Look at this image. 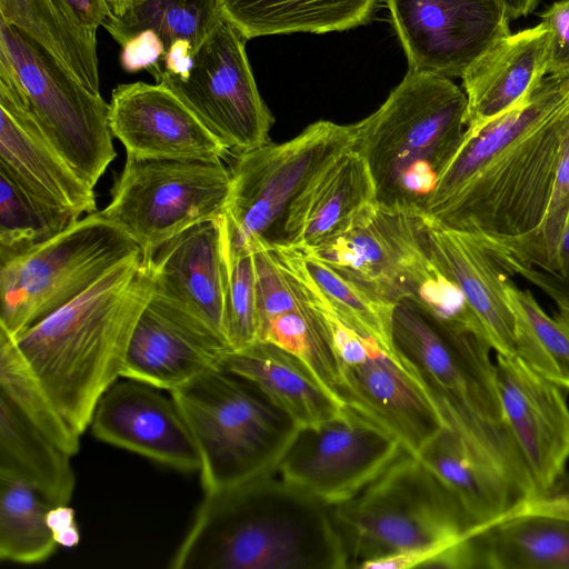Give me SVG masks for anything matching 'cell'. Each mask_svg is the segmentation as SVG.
Segmentation results:
<instances>
[{"mask_svg":"<svg viewBox=\"0 0 569 569\" xmlns=\"http://www.w3.org/2000/svg\"><path fill=\"white\" fill-rule=\"evenodd\" d=\"M377 204L369 169L350 149L318 174L291 204L279 246L299 251L316 248L348 231Z\"/></svg>","mask_w":569,"mask_h":569,"instance_id":"23","label":"cell"},{"mask_svg":"<svg viewBox=\"0 0 569 569\" xmlns=\"http://www.w3.org/2000/svg\"><path fill=\"white\" fill-rule=\"evenodd\" d=\"M73 22L97 33L111 14L107 0H52Z\"/></svg>","mask_w":569,"mask_h":569,"instance_id":"40","label":"cell"},{"mask_svg":"<svg viewBox=\"0 0 569 569\" xmlns=\"http://www.w3.org/2000/svg\"><path fill=\"white\" fill-rule=\"evenodd\" d=\"M120 47V64L131 73L156 67L166 53L162 40L151 30L137 33Z\"/></svg>","mask_w":569,"mask_h":569,"instance_id":"39","label":"cell"},{"mask_svg":"<svg viewBox=\"0 0 569 569\" xmlns=\"http://www.w3.org/2000/svg\"><path fill=\"white\" fill-rule=\"evenodd\" d=\"M0 49L11 60L28 108L42 131L94 188L117 156L109 103L88 90L39 43L2 19Z\"/></svg>","mask_w":569,"mask_h":569,"instance_id":"11","label":"cell"},{"mask_svg":"<svg viewBox=\"0 0 569 569\" xmlns=\"http://www.w3.org/2000/svg\"><path fill=\"white\" fill-rule=\"evenodd\" d=\"M0 19L39 43L88 90L100 94L96 33L69 19L52 0H0Z\"/></svg>","mask_w":569,"mask_h":569,"instance_id":"30","label":"cell"},{"mask_svg":"<svg viewBox=\"0 0 569 569\" xmlns=\"http://www.w3.org/2000/svg\"><path fill=\"white\" fill-rule=\"evenodd\" d=\"M222 16L247 39L326 33L367 23L378 0H218Z\"/></svg>","mask_w":569,"mask_h":569,"instance_id":"28","label":"cell"},{"mask_svg":"<svg viewBox=\"0 0 569 569\" xmlns=\"http://www.w3.org/2000/svg\"><path fill=\"white\" fill-rule=\"evenodd\" d=\"M71 457L0 393V476L26 481L51 506L69 505L76 485Z\"/></svg>","mask_w":569,"mask_h":569,"instance_id":"29","label":"cell"},{"mask_svg":"<svg viewBox=\"0 0 569 569\" xmlns=\"http://www.w3.org/2000/svg\"><path fill=\"white\" fill-rule=\"evenodd\" d=\"M422 218L423 213L377 204L348 231L300 252L387 302L407 298L422 302L443 274L429 249Z\"/></svg>","mask_w":569,"mask_h":569,"instance_id":"14","label":"cell"},{"mask_svg":"<svg viewBox=\"0 0 569 569\" xmlns=\"http://www.w3.org/2000/svg\"><path fill=\"white\" fill-rule=\"evenodd\" d=\"M0 393L39 431L69 455L80 449L78 435L60 415L13 339L0 329Z\"/></svg>","mask_w":569,"mask_h":569,"instance_id":"33","label":"cell"},{"mask_svg":"<svg viewBox=\"0 0 569 569\" xmlns=\"http://www.w3.org/2000/svg\"><path fill=\"white\" fill-rule=\"evenodd\" d=\"M540 17L550 32L547 74L569 78V0L552 3Z\"/></svg>","mask_w":569,"mask_h":569,"instance_id":"38","label":"cell"},{"mask_svg":"<svg viewBox=\"0 0 569 569\" xmlns=\"http://www.w3.org/2000/svg\"><path fill=\"white\" fill-rule=\"evenodd\" d=\"M548 27L539 24L496 41L462 76L467 128H477L522 101L547 76Z\"/></svg>","mask_w":569,"mask_h":569,"instance_id":"26","label":"cell"},{"mask_svg":"<svg viewBox=\"0 0 569 569\" xmlns=\"http://www.w3.org/2000/svg\"><path fill=\"white\" fill-rule=\"evenodd\" d=\"M221 253L224 290V333L232 350L256 341V272L253 252L231 234L224 212Z\"/></svg>","mask_w":569,"mask_h":569,"instance_id":"36","label":"cell"},{"mask_svg":"<svg viewBox=\"0 0 569 569\" xmlns=\"http://www.w3.org/2000/svg\"><path fill=\"white\" fill-rule=\"evenodd\" d=\"M353 143V124L319 120L288 141L234 157L224 211L232 237L252 252L279 246L291 204Z\"/></svg>","mask_w":569,"mask_h":569,"instance_id":"8","label":"cell"},{"mask_svg":"<svg viewBox=\"0 0 569 569\" xmlns=\"http://www.w3.org/2000/svg\"><path fill=\"white\" fill-rule=\"evenodd\" d=\"M172 569H348L332 507L277 472L204 492Z\"/></svg>","mask_w":569,"mask_h":569,"instance_id":"3","label":"cell"},{"mask_svg":"<svg viewBox=\"0 0 569 569\" xmlns=\"http://www.w3.org/2000/svg\"><path fill=\"white\" fill-rule=\"evenodd\" d=\"M142 253L100 211L0 267V329L16 337Z\"/></svg>","mask_w":569,"mask_h":569,"instance_id":"7","label":"cell"},{"mask_svg":"<svg viewBox=\"0 0 569 569\" xmlns=\"http://www.w3.org/2000/svg\"><path fill=\"white\" fill-rule=\"evenodd\" d=\"M224 369L254 383L298 428L326 421L345 406L300 358L273 343L254 341L231 349Z\"/></svg>","mask_w":569,"mask_h":569,"instance_id":"27","label":"cell"},{"mask_svg":"<svg viewBox=\"0 0 569 569\" xmlns=\"http://www.w3.org/2000/svg\"><path fill=\"white\" fill-rule=\"evenodd\" d=\"M221 18L218 0H140L120 16L111 13L102 27L120 46L139 32L151 30L166 50L180 39L198 49Z\"/></svg>","mask_w":569,"mask_h":569,"instance_id":"32","label":"cell"},{"mask_svg":"<svg viewBox=\"0 0 569 569\" xmlns=\"http://www.w3.org/2000/svg\"><path fill=\"white\" fill-rule=\"evenodd\" d=\"M468 100L450 79L411 70L373 113L353 123V150L381 207L425 213L467 129Z\"/></svg>","mask_w":569,"mask_h":569,"instance_id":"5","label":"cell"},{"mask_svg":"<svg viewBox=\"0 0 569 569\" xmlns=\"http://www.w3.org/2000/svg\"><path fill=\"white\" fill-rule=\"evenodd\" d=\"M109 127L131 157L223 161L230 154L172 91L158 83L117 86Z\"/></svg>","mask_w":569,"mask_h":569,"instance_id":"20","label":"cell"},{"mask_svg":"<svg viewBox=\"0 0 569 569\" xmlns=\"http://www.w3.org/2000/svg\"><path fill=\"white\" fill-rule=\"evenodd\" d=\"M503 421L520 448L540 492L566 477L569 462V405L566 389L519 357L496 353Z\"/></svg>","mask_w":569,"mask_h":569,"instance_id":"19","label":"cell"},{"mask_svg":"<svg viewBox=\"0 0 569 569\" xmlns=\"http://www.w3.org/2000/svg\"><path fill=\"white\" fill-rule=\"evenodd\" d=\"M472 541L478 568L569 569V483L523 500Z\"/></svg>","mask_w":569,"mask_h":569,"instance_id":"22","label":"cell"},{"mask_svg":"<svg viewBox=\"0 0 569 569\" xmlns=\"http://www.w3.org/2000/svg\"><path fill=\"white\" fill-rule=\"evenodd\" d=\"M297 284L331 336L340 365L343 403L417 455L443 428L418 381L396 355L347 322L307 271L297 274Z\"/></svg>","mask_w":569,"mask_h":569,"instance_id":"10","label":"cell"},{"mask_svg":"<svg viewBox=\"0 0 569 569\" xmlns=\"http://www.w3.org/2000/svg\"><path fill=\"white\" fill-rule=\"evenodd\" d=\"M0 173L36 199L82 218L97 211L93 187L67 162L26 102L10 62L0 64Z\"/></svg>","mask_w":569,"mask_h":569,"instance_id":"18","label":"cell"},{"mask_svg":"<svg viewBox=\"0 0 569 569\" xmlns=\"http://www.w3.org/2000/svg\"><path fill=\"white\" fill-rule=\"evenodd\" d=\"M403 450L392 433L345 405L339 415L298 428L276 472L335 506L359 492Z\"/></svg>","mask_w":569,"mask_h":569,"instance_id":"15","label":"cell"},{"mask_svg":"<svg viewBox=\"0 0 569 569\" xmlns=\"http://www.w3.org/2000/svg\"><path fill=\"white\" fill-rule=\"evenodd\" d=\"M422 222L435 260L463 291L492 350L518 357L516 317L505 290L508 274L471 234L446 228L426 214Z\"/></svg>","mask_w":569,"mask_h":569,"instance_id":"24","label":"cell"},{"mask_svg":"<svg viewBox=\"0 0 569 569\" xmlns=\"http://www.w3.org/2000/svg\"><path fill=\"white\" fill-rule=\"evenodd\" d=\"M550 276L569 290V219L560 238L553 271Z\"/></svg>","mask_w":569,"mask_h":569,"instance_id":"42","label":"cell"},{"mask_svg":"<svg viewBox=\"0 0 569 569\" xmlns=\"http://www.w3.org/2000/svg\"><path fill=\"white\" fill-rule=\"evenodd\" d=\"M169 393L196 442L204 492L276 472L298 429L254 383L226 369Z\"/></svg>","mask_w":569,"mask_h":569,"instance_id":"6","label":"cell"},{"mask_svg":"<svg viewBox=\"0 0 569 569\" xmlns=\"http://www.w3.org/2000/svg\"><path fill=\"white\" fill-rule=\"evenodd\" d=\"M149 260L118 264L72 301L11 337L68 425L82 435L121 378L136 323L153 293Z\"/></svg>","mask_w":569,"mask_h":569,"instance_id":"2","label":"cell"},{"mask_svg":"<svg viewBox=\"0 0 569 569\" xmlns=\"http://www.w3.org/2000/svg\"><path fill=\"white\" fill-rule=\"evenodd\" d=\"M122 379L97 403L90 422L93 436L167 467L199 471L196 442L172 397L146 382Z\"/></svg>","mask_w":569,"mask_h":569,"instance_id":"21","label":"cell"},{"mask_svg":"<svg viewBox=\"0 0 569 569\" xmlns=\"http://www.w3.org/2000/svg\"><path fill=\"white\" fill-rule=\"evenodd\" d=\"M506 290L520 307L535 336L556 367L558 383L569 390V298L555 299L557 311L550 316L530 291L517 288L509 278L506 281Z\"/></svg>","mask_w":569,"mask_h":569,"instance_id":"37","label":"cell"},{"mask_svg":"<svg viewBox=\"0 0 569 569\" xmlns=\"http://www.w3.org/2000/svg\"><path fill=\"white\" fill-rule=\"evenodd\" d=\"M300 254L313 281L343 319L395 356L391 323L396 305L379 298L328 263L302 252Z\"/></svg>","mask_w":569,"mask_h":569,"instance_id":"35","label":"cell"},{"mask_svg":"<svg viewBox=\"0 0 569 569\" xmlns=\"http://www.w3.org/2000/svg\"><path fill=\"white\" fill-rule=\"evenodd\" d=\"M51 506L32 486L0 476V559L34 565L54 552L56 542L48 523Z\"/></svg>","mask_w":569,"mask_h":569,"instance_id":"31","label":"cell"},{"mask_svg":"<svg viewBox=\"0 0 569 569\" xmlns=\"http://www.w3.org/2000/svg\"><path fill=\"white\" fill-rule=\"evenodd\" d=\"M48 523L58 545L73 547L79 542L80 535L74 511L69 505L51 507L48 512Z\"/></svg>","mask_w":569,"mask_h":569,"instance_id":"41","label":"cell"},{"mask_svg":"<svg viewBox=\"0 0 569 569\" xmlns=\"http://www.w3.org/2000/svg\"><path fill=\"white\" fill-rule=\"evenodd\" d=\"M230 350L222 335L153 289L132 332L121 378L172 391L224 369Z\"/></svg>","mask_w":569,"mask_h":569,"instance_id":"17","label":"cell"},{"mask_svg":"<svg viewBox=\"0 0 569 569\" xmlns=\"http://www.w3.org/2000/svg\"><path fill=\"white\" fill-rule=\"evenodd\" d=\"M138 1L140 0H107V3L113 16H120Z\"/></svg>","mask_w":569,"mask_h":569,"instance_id":"44","label":"cell"},{"mask_svg":"<svg viewBox=\"0 0 569 569\" xmlns=\"http://www.w3.org/2000/svg\"><path fill=\"white\" fill-rule=\"evenodd\" d=\"M511 19L529 14L538 4L539 0H500Z\"/></svg>","mask_w":569,"mask_h":569,"instance_id":"43","label":"cell"},{"mask_svg":"<svg viewBox=\"0 0 569 569\" xmlns=\"http://www.w3.org/2000/svg\"><path fill=\"white\" fill-rule=\"evenodd\" d=\"M247 39L222 16L198 47L187 78L154 74L234 157L269 140L273 117L263 102L246 53Z\"/></svg>","mask_w":569,"mask_h":569,"instance_id":"13","label":"cell"},{"mask_svg":"<svg viewBox=\"0 0 569 569\" xmlns=\"http://www.w3.org/2000/svg\"><path fill=\"white\" fill-rule=\"evenodd\" d=\"M569 126V78L547 74L519 103L467 128L425 213L483 244L529 238L546 213Z\"/></svg>","mask_w":569,"mask_h":569,"instance_id":"1","label":"cell"},{"mask_svg":"<svg viewBox=\"0 0 569 569\" xmlns=\"http://www.w3.org/2000/svg\"><path fill=\"white\" fill-rule=\"evenodd\" d=\"M79 219L36 199L0 173V263L54 238Z\"/></svg>","mask_w":569,"mask_h":569,"instance_id":"34","label":"cell"},{"mask_svg":"<svg viewBox=\"0 0 569 569\" xmlns=\"http://www.w3.org/2000/svg\"><path fill=\"white\" fill-rule=\"evenodd\" d=\"M391 339L397 358L431 402L503 421L496 362L483 332L443 320L407 298L395 306Z\"/></svg>","mask_w":569,"mask_h":569,"instance_id":"12","label":"cell"},{"mask_svg":"<svg viewBox=\"0 0 569 569\" xmlns=\"http://www.w3.org/2000/svg\"><path fill=\"white\" fill-rule=\"evenodd\" d=\"M331 507L348 568H431L475 531L456 493L406 449L353 497Z\"/></svg>","mask_w":569,"mask_h":569,"instance_id":"4","label":"cell"},{"mask_svg":"<svg viewBox=\"0 0 569 569\" xmlns=\"http://www.w3.org/2000/svg\"><path fill=\"white\" fill-rule=\"evenodd\" d=\"M230 190L231 171L222 161L127 156L100 213L150 260L171 238L220 217Z\"/></svg>","mask_w":569,"mask_h":569,"instance_id":"9","label":"cell"},{"mask_svg":"<svg viewBox=\"0 0 569 569\" xmlns=\"http://www.w3.org/2000/svg\"><path fill=\"white\" fill-rule=\"evenodd\" d=\"M409 70L462 78L500 38L511 33L500 0H386Z\"/></svg>","mask_w":569,"mask_h":569,"instance_id":"16","label":"cell"},{"mask_svg":"<svg viewBox=\"0 0 569 569\" xmlns=\"http://www.w3.org/2000/svg\"><path fill=\"white\" fill-rule=\"evenodd\" d=\"M220 217L171 238L149 263L156 292L188 309L226 338Z\"/></svg>","mask_w":569,"mask_h":569,"instance_id":"25","label":"cell"}]
</instances>
